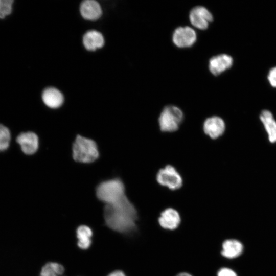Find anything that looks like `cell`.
<instances>
[{
  "label": "cell",
  "mask_w": 276,
  "mask_h": 276,
  "mask_svg": "<svg viewBox=\"0 0 276 276\" xmlns=\"http://www.w3.org/2000/svg\"><path fill=\"white\" fill-rule=\"evenodd\" d=\"M96 195L104 204H112L126 196L125 186L119 179L105 181L98 186Z\"/></svg>",
  "instance_id": "cell-2"
},
{
  "label": "cell",
  "mask_w": 276,
  "mask_h": 276,
  "mask_svg": "<svg viewBox=\"0 0 276 276\" xmlns=\"http://www.w3.org/2000/svg\"><path fill=\"white\" fill-rule=\"evenodd\" d=\"M217 276H237V275L232 269L225 267L218 271Z\"/></svg>",
  "instance_id": "cell-22"
},
{
  "label": "cell",
  "mask_w": 276,
  "mask_h": 276,
  "mask_svg": "<svg viewBox=\"0 0 276 276\" xmlns=\"http://www.w3.org/2000/svg\"><path fill=\"white\" fill-rule=\"evenodd\" d=\"M77 246L82 250H87L92 244L93 232L89 226L81 225L76 229Z\"/></svg>",
  "instance_id": "cell-13"
},
{
  "label": "cell",
  "mask_w": 276,
  "mask_h": 276,
  "mask_svg": "<svg viewBox=\"0 0 276 276\" xmlns=\"http://www.w3.org/2000/svg\"><path fill=\"white\" fill-rule=\"evenodd\" d=\"M107 276H127L126 274L121 270H116L110 273Z\"/></svg>",
  "instance_id": "cell-23"
},
{
  "label": "cell",
  "mask_w": 276,
  "mask_h": 276,
  "mask_svg": "<svg viewBox=\"0 0 276 276\" xmlns=\"http://www.w3.org/2000/svg\"><path fill=\"white\" fill-rule=\"evenodd\" d=\"M221 255L227 258L233 259L239 257L243 251L242 243L236 239H227L222 244Z\"/></svg>",
  "instance_id": "cell-14"
},
{
  "label": "cell",
  "mask_w": 276,
  "mask_h": 276,
  "mask_svg": "<svg viewBox=\"0 0 276 276\" xmlns=\"http://www.w3.org/2000/svg\"><path fill=\"white\" fill-rule=\"evenodd\" d=\"M260 120L268 135L270 142H276V121L272 113L268 110H263L260 116Z\"/></svg>",
  "instance_id": "cell-15"
},
{
  "label": "cell",
  "mask_w": 276,
  "mask_h": 276,
  "mask_svg": "<svg viewBox=\"0 0 276 276\" xmlns=\"http://www.w3.org/2000/svg\"><path fill=\"white\" fill-rule=\"evenodd\" d=\"M268 80L272 86L276 87V66L272 67L269 71Z\"/></svg>",
  "instance_id": "cell-21"
},
{
  "label": "cell",
  "mask_w": 276,
  "mask_h": 276,
  "mask_svg": "<svg viewBox=\"0 0 276 276\" xmlns=\"http://www.w3.org/2000/svg\"><path fill=\"white\" fill-rule=\"evenodd\" d=\"M189 16L191 23L196 28L201 30L206 29L213 20L211 12L202 6L193 7L190 10Z\"/></svg>",
  "instance_id": "cell-7"
},
{
  "label": "cell",
  "mask_w": 276,
  "mask_h": 276,
  "mask_svg": "<svg viewBox=\"0 0 276 276\" xmlns=\"http://www.w3.org/2000/svg\"><path fill=\"white\" fill-rule=\"evenodd\" d=\"M16 141L20 146L21 150L26 154H33L38 149V138L32 132L20 133L16 138Z\"/></svg>",
  "instance_id": "cell-10"
},
{
  "label": "cell",
  "mask_w": 276,
  "mask_h": 276,
  "mask_svg": "<svg viewBox=\"0 0 276 276\" xmlns=\"http://www.w3.org/2000/svg\"><path fill=\"white\" fill-rule=\"evenodd\" d=\"M80 10L82 17L89 20L98 19L102 14L100 4L94 0L83 1L80 5Z\"/></svg>",
  "instance_id": "cell-12"
},
{
  "label": "cell",
  "mask_w": 276,
  "mask_h": 276,
  "mask_svg": "<svg viewBox=\"0 0 276 276\" xmlns=\"http://www.w3.org/2000/svg\"><path fill=\"white\" fill-rule=\"evenodd\" d=\"M233 63L232 56L220 54L212 57L209 61V68L214 75H218L230 68Z\"/></svg>",
  "instance_id": "cell-9"
},
{
  "label": "cell",
  "mask_w": 276,
  "mask_h": 276,
  "mask_svg": "<svg viewBox=\"0 0 276 276\" xmlns=\"http://www.w3.org/2000/svg\"><path fill=\"white\" fill-rule=\"evenodd\" d=\"M203 129L206 135L213 139H216L221 136L225 131V122L219 117H210L204 121Z\"/></svg>",
  "instance_id": "cell-8"
},
{
  "label": "cell",
  "mask_w": 276,
  "mask_h": 276,
  "mask_svg": "<svg viewBox=\"0 0 276 276\" xmlns=\"http://www.w3.org/2000/svg\"><path fill=\"white\" fill-rule=\"evenodd\" d=\"M12 0H0V18H4L11 14L12 10Z\"/></svg>",
  "instance_id": "cell-20"
},
{
  "label": "cell",
  "mask_w": 276,
  "mask_h": 276,
  "mask_svg": "<svg viewBox=\"0 0 276 276\" xmlns=\"http://www.w3.org/2000/svg\"><path fill=\"white\" fill-rule=\"evenodd\" d=\"M83 42L87 50L95 51L104 45V40L101 33L91 30L85 34L83 38Z\"/></svg>",
  "instance_id": "cell-17"
},
{
  "label": "cell",
  "mask_w": 276,
  "mask_h": 276,
  "mask_svg": "<svg viewBox=\"0 0 276 276\" xmlns=\"http://www.w3.org/2000/svg\"><path fill=\"white\" fill-rule=\"evenodd\" d=\"M176 276H192V275H191L190 274L188 273L181 272V273H180L178 274Z\"/></svg>",
  "instance_id": "cell-24"
},
{
  "label": "cell",
  "mask_w": 276,
  "mask_h": 276,
  "mask_svg": "<svg viewBox=\"0 0 276 276\" xmlns=\"http://www.w3.org/2000/svg\"><path fill=\"white\" fill-rule=\"evenodd\" d=\"M174 44L179 48L190 47L197 39L195 31L189 26L178 27L174 31L172 37Z\"/></svg>",
  "instance_id": "cell-6"
},
{
  "label": "cell",
  "mask_w": 276,
  "mask_h": 276,
  "mask_svg": "<svg viewBox=\"0 0 276 276\" xmlns=\"http://www.w3.org/2000/svg\"><path fill=\"white\" fill-rule=\"evenodd\" d=\"M156 180L161 186L166 187L171 190L179 189L181 187L183 183L181 175L171 165H167L158 171Z\"/></svg>",
  "instance_id": "cell-5"
},
{
  "label": "cell",
  "mask_w": 276,
  "mask_h": 276,
  "mask_svg": "<svg viewBox=\"0 0 276 276\" xmlns=\"http://www.w3.org/2000/svg\"><path fill=\"white\" fill-rule=\"evenodd\" d=\"M103 215L105 225L123 235H131L136 230L137 210L126 195L112 204H105Z\"/></svg>",
  "instance_id": "cell-1"
},
{
  "label": "cell",
  "mask_w": 276,
  "mask_h": 276,
  "mask_svg": "<svg viewBox=\"0 0 276 276\" xmlns=\"http://www.w3.org/2000/svg\"><path fill=\"white\" fill-rule=\"evenodd\" d=\"M73 157L75 160L88 163L99 156L96 143L92 140L78 135L73 145Z\"/></svg>",
  "instance_id": "cell-3"
},
{
  "label": "cell",
  "mask_w": 276,
  "mask_h": 276,
  "mask_svg": "<svg viewBox=\"0 0 276 276\" xmlns=\"http://www.w3.org/2000/svg\"><path fill=\"white\" fill-rule=\"evenodd\" d=\"M184 118L182 111L177 106L169 105L162 110L158 118L160 130L165 132L176 131Z\"/></svg>",
  "instance_id": "cell-4"
},
{
  "label": "cell",
  "mask_w": 276,
  "mask_h": 276,
  "mask_svg": "<svg viewBox=\"0 0 276 276\" xmlns=\"http://www.w3.org/2000/svg\"><path fill=\"white\" fill-rule=\"evenodd\" d=\"M42 98L44 103L52 108L60 107L63 102L62 94L53 87L45 89L42 93Z\"/></svg>",
  "instance_id": "cell-16"
},
{
  "label": "cell",
  "mask_w": 276,
  "mask_h": 276,
  "mask_svg": "<svg viewBox=\"0 0 276 276\" xmlns=\"http://www.w3.org/2000/svg\"><path fill=\"white\" fill-rule=\"evenodd\" d=\"M64 272L65 269L62 265L49 262L42 267L39 276H63Z\"/></svg>",
  "instance_id": "cell-18"
},
{
  "label": "cell",
  "mask_w": 276,
  "mask_h": 276,
  "mask_svg": "<svg viewBox=\"0 0 276 276\" xmlns=\"http://www.w3.org/2000/svg\"><path fill=\"white\" fill-rule=\"evenodd\" d=\"M180 222L179 214L173 208H167L164 210L158 218L159 225L164 228L170 230L176 228Z\"/></svg>",
  "instance_id": "cell-11"
},
{
  "label": "cell",
  "mask_w": 276,
  "mask_h": 276,
  "mask_svg": "<svg viewBox=\"0 0 276 276\" xmlns=\"http://www.w3.org/2000/svg\"><path fill=\"white\" fill-rule=\"evenodd\" d=\"M11 134L8 128L0 124V152L6 150L9 146Z\"/></svg>",
  "instance_id": "cell-19"
}]
</instances>
